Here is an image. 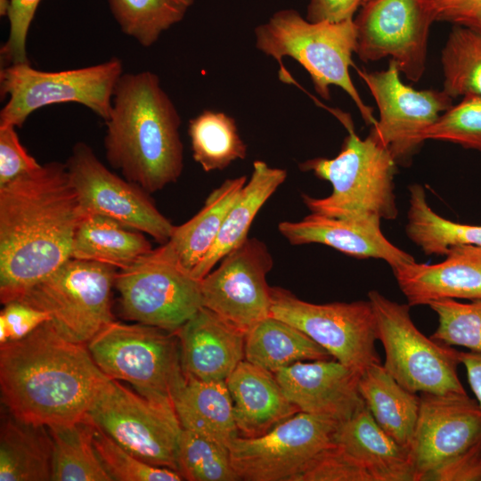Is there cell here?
Wrapping results in <instances>:
<instances>
[{
    "label": "cell",
    "instance_id": "31",
    "mask_svg": "<svg viewBox=\"0 0 481 481\" xmlns=\"http://www.w3.org/2000/svg\"><path fill=\"white\" fill-rule=\"evenodd\" d=\"M246 182L245 175L225 180L210 192L194 216L175 226L167 242L185 268L192 271L208 253Z\"/></svg>",
    "mask_w": 481,
    "mask_h": 481
},
{
    "label": "cell",
    "instance_id": "43",
    "mask_svg": "<svg viewBox=\"0 0 481 481\" xmlns=\"http://www.w3.org/2000/svg\"><path fill=\"white\" fill-rule=\"evenodd\" d=\"M14 126H0V187L41 165L20 143Z\"/></svg>",
    "mask_w": 481,
    "mask_h": 481
},
{
    "label": "cell",
    "instance_id": "16",
    "mask_svg": "<svg viewBox=\"0 0 481 481\" xmlns=\"http://www.w3.org/2000/svg\"><path fill=\"white\" fill-rule=\"evenodd\" d=\"M409 453L414 481L454 461L481 455V409L468 394L421 393Z\"/></svg>",
    "mask_w": 481,
    "mask_h": 481
},
{
    "label": "cell",
    "instance_id": "38",
    "mask_svg": "<svg viewBox=\"0 0 481 481\" xmlns=\"http://www.w3.org/2000/svg\"><path fill=\"white\" fill-rule=\"evenodd\" d=\"M438 317V326L430 336L447 346H461L481 353V299L461 303L452 298L428 305Z\"/></svg>",
    "mask_w": 481,
    "mask_h": 481
},
{
    "label": "cell",
    "instance_id": "30",
    "mask_svg": "<svg viewBox=\"0 0 481 481\" xmlns=\"http://www.w3.org/2000/svg\"><path fill=\"white\" fill-rule=\"evenodd\" d=\"M330 359V355L295 326L268 316L246 332L245 360L271 372L297 362Z\"/></svg>",
    "mask_w": 481,
    "mask_h": 481
},
{
    "label": "cell",
    "instance_id": "17",
    "mask_svg": "<svg viewBox=\"0 0 481 481\" xmlns=\"http://www.w3.org/2000/svg\"><path fill=\"white\" fill-rule=\"evenodd\" d=\"M379 110L371 134L388 149L395 162L404 161L424 142L423 132L452 106L444 90H421L404 85L395 61L386 70L368 72L356 68Z\"/></svg>",
    "mask_w": 481,
    "mask_h": 481
},
{
    "label": "cell",
    "instance_id": "29",
    "mask_svg": "<svg viewBox=\"0 0 481 481\" xmlns=\"http://www.w3.org/2000/svg\"><path fill=\"white\" fill-rule=\"evenodd\" d=\"M152 249L143 232L101 215H86L72 242L71 258L123 269Z\"/></svg>",
    "mask_w": 481,
    "mask_h": 481
},
{
    "label": "cell",
    "instance_id": "27",
    "mask_svg": "<svg viewBox=\"0 0 481 481\" xmlns=\"http://www.w3.org/2000/svg\"><path fill=\"white\" fill-rule=\"evenodd\" d=\"M358 390L378 425L409 450L418 420L420 396L400 385L380 363L369 365L360 374Z\"/></svg>",
    "mask_w": 481,
    "mask_h": 481
},
{
    "label": "cell",
    "instance_id": "42",
    "mask_svg": "<svg viewBox=\"0 0 481 481\" xmlns=\"http://www.w3.org/2000/svg\"><path fill=\"white\" fill-rule=\"evenodd\" d=\"M41 0H10L7 14L9 34L1 46L2 66L30 63L27 54V37Z\"/></svg>",
    "mask_w": 481,
    "mask_h": 481
},
{
    "label": "cell",
    "instance_id": "15",
    "mask_svg": "<svg viewBox=\"0 0 481 481\" xmlns=\"http://www.w3.org/2000/svg\"><path fill=\"white\" fill-rule=\"evenodd\" d=\"M66 167L83 216H104L161 244L169 240L175 225L157 208L150 193L111 172L89 145L76 143Z\"/></svg>",
    "mask_w": 481,
    "mask_h": 481
},
{
    "label": "cell",
    "instance_id": "36",
    "mask_svg": "<svg viewBox=\"0 0 481 481\" xmlns=\"http://www.w3.org/2000/svg\"><path fill=\"white\" fill-rule=\"evenodd\" d=\"M444 91L451 97L481 95V32L455 26L442 50Z\"/></svg>",
    "mask_w": 481,
    "mask_h": 481
},
{
    "label": "cell",
    "instance_id": "8",
    "mask_svg": "<svg viewBox=\"0 0 481 481\" xmlns=\"http://www.w3.org/2000/svg\"><path fill=\"white\" fill-rule=\"evenodd\" d=\"M123 318L175 332L202 306L201 280L166 242L117 272Z\"/></svg>",
    "mask_w": 481,
    "mask_h": 481
},
{
    "label": "cell",
    "instance_id": "28",
    "mask_svg": "<svg viewBox=\"0 0 481 481\" xmlns=\"http://www.w3.org/2000/svg\"><path fill=\"white\" fill-rule=\"evenodd\" d=\"M53 440L48 428L22 422L12 415L2 419L0 480L49 481Z\"/></svg>",
    "mask_w": 481,
    "mask_h": 481
},
{
    "label": "cell",
    "instance_id": "49",
    "mask_svg": "<svg viewBox=\"0 0 481 481\" xmlns=\"http://www.w3.org/2000/svg\"><path fill=\"white\" fill-rule=\"evenodd\" d=\"M10 7V0H0V15L7 17Z\"/></svg>",
    "mask_w": 481,
    "mask_h": 481
},
{
    "label": "cell",
    "instance_id": "3",
    "mask_svg": "<svg viewBox=\"0 0 481 481\" xmlns=\"http://www.w3.org/2000/svg\"><path fill=\"white\" fill-rule=\"evenodd\" d=\"M104 121L106 159L123 177L150 194L177 181L183 168L181 118L157 74L123 73Z\"/></svg>",
    "mask_w": 481,
    "mask_h": 481
},
{
    "label": "cell",
    "instance_id": "41",
    "mask_svg": "<svg viewBox=\"0 0 481 481\" xmlns=\"http://www.w3.org/2000/svg\"><path fill=\"white\" fill-rule=\"evenodd\" d=\"M295 481H372L356 461L335 443L321 452Z\"/></svg>",
    "mask_w": 481,
    "mask_h": 481
},
{
    "label": "cell",
    "instance_id": "24",
    "mask_svg": "<svg viewBox=\"0 0 481 481\" xmlns=\"http://www.w3.org/2000/svg\"><path fill=\"white\" fill-rule=\"evenodd\" d=\"M333 441L366 469L372 481H414L408 448L387 434L365 405L338 423Z\"/></svg>",
    "mask_w": 481,
    "mask_h": 481
},
{
    "label": "cell",
    "instance_id": "44",
    "mask_svg": "<svg viewBox=\"0 0 481 481\" xmlns=\"http://www.w3.org/2000/svg\"><path fill=\"white\" fill-rule=\"evenodd\" d=\"M47 321L48 313L19 300L4 305L0 314V345L19 340Z\"/></svg>",
    "mask_w": 481,
    "mask_h": 481
},
{
    "label": "cell",
    "instance_id": "40",
    "mask_svg": "<svg viewBox=\"0 0 481 481\" xmlns=\"http://www.w3.org/2000/svg\"><path fill=\"white\" fill-rule=\"evenodd\" d=\"M422 139L450 142L481 152V95L463 96L423 132Z\"/></svg>",
    "mask_w": 481,
    "mask_h": 481
},
{
    "label": "cell",
    "instance_id": "19",
    "mask_svg": "<svg viewBox=\"0 0 481 481\" xmlns=\"http://www.w3.org/2000/svg\"><path fill=\"white\" fill-rule=\"evenodd\" d=\"M274 376L287 398L306 413L340 423L365 405L358 390L360 373L334 358L297 362Z\"/></svg>",
    "mask_w": 481,
    "mask_h": 481
},
{
    "label": "cell",
    "instance_id": "37",
    "mask_svg": "<svg viewBox=\"0 0 481 481\" xmlns=\"http://www.w3.org/2000/svg\"><path fill=\"white\" fill-rule=\"evenodd\" d=\"M177 471L189 481H238L229 448L201 435L182 429Z\"/></svg>",
    "mask_w": 481,
    "mask_h": 481
},
{
    "label": "cell",
    "instance_id": "25",
    "mask_svg": "<svg viewBox=\"0 0 481 481\" xmlns=\"http://www.w3.org/2000/svg\"><path fill=\"white\" fill-rule=\"evenodd\" d=\"M287 177V171L272 167L263 160L253 163L251 176L229 209L218 236L205 257L192 269L202 280L220 260L241 245L259 209Z\"/></svg>",
    "mask_w": 481,
    "mask_h": 481
},
{
    "label": "cell",
    "instance_id": "48",
    "mask_svg": "<svg viewBox=\"0 0 481 481\" xmlns=\"http://www.w3.org/2000/svg\"><path fill=\"white\" fill-rule=\"evenodd\" d=\"M459 360L466 369L468 381L481 409V353L460 351Z\"/></svg>",
    "mask_w": 481,
    "mask_h": 481
},
{
    "label": "cell",
    "instance_id": "12",
    "mask_svg": "<svg viewBox=\"0 0 481 481\" xmlns=\"http://www.w3.org/2000/svg\"><path fill=\"white\" fill-rule=\"evenodd\" d=\"M271 316L302 330L332 358L360 374L380 363L375 347L376 321L367 301L314 304L290 291L272 288Z\"/></svg>",
    "mask_w": 481,
    "mask_h": 481
},
{
    "label": "cell",
    "instance_id": "10",
    "mask_svg": "<svg viewBox=\"0 0 481 481\" xmlns=\"http://www.w3.org/2000/svg\"><path fill=\"white\" fill-rule=\"evenodd\" d=\"M117 268L99 262L69 258L17 299L48 313L69 339L87 344L114 321L111 292Z\"/></svg>",
    "mask_w": 481,
    "mask_h": 481
},
{
    "label": "cell",
    "instance_id": "11",
    "mask_svg": "<svg viewBox=\"0 0 481 481\" xmlns=\"http://www.w3.org/2000/svg\"><path fill=\"white\" fill-rule=\"evenodd\" d=\"M88 416L138 459L177 471V446L183 428L172 400L149 399L111 379Z\"/></svg>",
    "mask_w": 481,
    "mask_h": 481
},
{
    "label": "cell",
    "instance_id": "50",
    "mask_svg": "<svg viewBox=\"0 0 481 481\" xmlns=\"http://www.w3.org/2000/svg\"><path fill=\"white\" fill-rule=\"evenodd\" d=\"M368 1H370V0H363V3H366V2H368Z\"/></svg>",
    "mask_w": 481,
    "mask_h": 481
},
{
    "label": "cell",
    "instance_id": "45",
    "mask_svg": "<svg viewBox=\"0 0 481 481\" xmlns=\"http://www.w3.org/2000/svg\"><path fill=\"white\" fill-rule=\"evenodd\" d=\"M436 20L481 32V0H431Z\"/></svg>",
    "mask_w": 481,
    "mask_h": 481
},
{
    "label": "cell",
    "instance_id": "22",
    "mask_svg": "<svg viewBox=\"0 0 481 481\" xmlns=\"http://www.w3.org/2000/svg\"><path fill=\"white\" fill-rule=\"evenodd\" d=\"M392 271L410 306L444 298L481 299L480 246H453L440 263L412 261Z\"/></svg>",
    "mask_w": 481,
    "mask_h": 481
},
{
    "label": "cell",
    "instance_id": "23",
    "mask_svg": "<svg viewBox=\"0 0 481 481\" xmlns=\"http://www.w3.org/2000/svg\"><path fill=\"white\" fill-rule=\"evenodd\" d=\"M239 436L254 437L299 412L285 395L274 373L247 360L225 380Z\"/></svg>",
    "mask_w": 481,
    "mask_h": 481
},
{
    "label": "cell",
    "instance_id": "34",
    "mask_svg": "<svg viewBox=\"0 0 481 481\" xmlns=\"http://www.w3.org/2000/svg\"><path fill=\"white\" fill-rule=\"evenodd\" d=\"M188 135L192 157L206 172L223 170L247 157L235 119L223 111L204 110L190 119Z\"/></svg>",
    "mask_w": 481,
    "mask_h": 481
},
{
    "label": "cell",
    "instance_id": "9",
    "mask_svg": "<svg viewBox=\"0 0 481 481\" xmlns=\"http://www.w3.org/2000/svg\"><path fill=\"white\" fill-rule=\"evenodd\" d=\"M376 321L377 338L385 351L386 371L412 393L467 394L457 373L459 352L415 326L410 306L377 290L368 292Z\"/></svg>",
    "mask_w": 481,
    "mask_h": 481
},
{
    "label": "cell",
    "instance_id": "4",
    "mask_svg": "<svg viewBox=\"0 0 481 481\" xmlns=\"http://www.w3.org/2000/svg\"><path fill=\"white\" fill-rule=\"evenodd\" d=\"M332 113L348 132L340 151L333 159L315 158L299 164L302 171L330 182L332 192L323 198L303 194V202L311 213L330 217L395 219V159L371 133L361 139L347 114L334 110Z\"/></svg>",
    "mask_w": 481,
    "mask_h": 481
},
{
    "label": "cell",
    "instance_id": "18",
    "mask_svg": "<svg viewBox=\"0 0 481 481\" xmlns=\"http://www.w3.org/2000/svg\"><path fill=\"white\" fill-rule=\"evenodd\" d=\"M273 264L265 244L248 238L201 280L203 306L247 332L271 314Z\"/></svg>",
    "mask_w": 481,
    "mask_h": 481
},
{
    "label": "cell",
    "instance_id": "6",
    "mask_svg": "<svg viewBox=\"0 0 481 481\" xmlns=\"http://www.w3.org/2000/svg\"><path fill=\"white\" fill-rule=\"evenodd\" d=\"M97 366L152 400H172L185 381L175 332L112 321L88 343Z\"/></svg>",
    "mask_w": 481,
    "mask_h": 481
},
{
    "label": "cell",
    "instance_id": "20",
    "mask_svg": "<svg viewBox=\"0 0 481 481\" xmlns=\"http://www.w3.org/2000/svg\"><path fill=\"white\" fill-rule=\"evenodd\" d=\"M281 235L292 245L323 244L357 258H377L391 269L415 261L390 242L377 217L337 218L311 213L300 221L279 224Z\"/></svg>",
    "mask_w": 481,
    "mask_h": 481
},
{
    "label": "cell",
    "instance_id": "47",
    "mask_svg": "<svg viewBox=\"0 0 481 481\" xmlns=\"http://www.w3.org/2000/svg\"><path fill=\"white\" fill-rule=\"evenodd\" d=\"M426 480L480 481L481 455L460 459L431 472Z\"/></svg>",
    "mask_w": 481,
    "mask_h": 481
},
{
    "label": "cell",
    "instance_id": "35",
    "mask_svg": "<svg viewBox=\"0 0 481 481\" xmlns=\"http://www.w3.org/2000/svg\"><path fill=\"white\" fill-rule=\"evenodd\" d=\"M193 0H109L110 12L121 31L143 47L180 22Z\"/></svg>",
    "mask_w": 481,
    "mask_h": 481
},
{
    "label": "cell",
    "instance_id": "39",
    "mask_svg": "<svg viewBox=\"0 0 481 481\" xmlns=\"http://www.w3.org/2000/svg\"><path fill=\"white\" fill-rule=\"evenodd\" d=\"M94 446L112 481H181L178 471L151 465L120 446L96 426Z\"/></svg>",
    "mask_w": 481,
    "mask_h": 481
},
{
    "label": "cell",
    "instance_id": "14",
    "mask_svg": "<svg viewBox=\"0 0 481 481\" xmlns=\"http://www.w3.org/2000/svg\"><path fill=\"white\" fill-rule=\"evenodd\" d=\"M354 19L355 53L365 61L390 56L400 72L417 82L426 66L431 0H370Z\"/></svg>",
    "mask_w": 481,
    "mask_h": 481
},
{
    "label": "cell",
    "instance_id": "1",
    "mask_svg": "<svg viewBox=\"0 0 481 481\" xmlns=\"http://www.w3.org/2000/svg\"><path fill=\"white\" fill-rule=\"evenodd\" d=\"M83 217L66 163L51 161L0 187V300L17 299L71 258Z\"/></svg>",
    "mask_w": 481,
    "mask_h": 481
},
{
    "label": "cell",
    "instance_id": "5",
    "mask_svg": "<svg viewBox=\"0 0 481 481\" xmlns=\"http://www.w3.org/2000/svg\"><path fill=\"white\" fill-rule=\"evenodd\" d=\"M254 34L257 49L281 66L283 57L300 63L322 98L329 100L330 86H338L351 97L367 125L377 124L372 108L363 102L349 73L356 47L354 19L312 22L294 9H284L258 25Z\"/></svg>",
    "mask_w": 481,
    "mask_h": 481
},
{
    "label": "cell",
    "instance_id": "26",
    "mask_svg": "<svg viewBox=\"0 0 481 481\" xmlns=\"http://www.w3.org/2000/svg\"><path fill=\"white\" fill-rule=\"evenodd\" d=\"M173 404L183 429L228 448L239 436L232 401L225 381H203L186 376L173 396Z\"/></svg>",
    "mask_w": 481,
    "mask_h": 481
},
{
    "label": "cell",
    "instance_id": "32",
    "mask_svg": "<svg viewBox=\"0 0 481 481\" xmlns=\"http://www.w3.org/2000/svg\"><path fill=\"white\" fill-rule=\"evenodd\" d=\"M47 428L53 440L51 480L112 481L96 454L93 443L96 425L89 416Z\"/></svg>",
    "mask_w": 481,
    "mask_h": 481
},
{
    "label": "cell",
    "instance_id": "2",
    "mask_svg": "<svg viewBox=\"0 0 481 481\" xmlns=\"http://www.w3.org/2000/svg\"><path fill=\"white\" fill-rule=\"evenodd\" d=\"M110 379L87 344L69 339L51 321L0 346L2 403L25 423L51 427L85 420Z\"/></svg>",
    "mask_w": 481,
    "mask_h": 481
},
{
    "label": "cell",
    "instance_id": "21",
    "mask_svg": "<svg viewBox=\"0 0 481 481\" xmlns=\"http://www.w3.org/2000/svg\"><path fill=\"white\" fill-rule=\"evenodd\" d=\"M175 333L186 376L225 381L245 359L246 332L205 306Z\"/></svg>",
    "mask_w": 481,
    "mask_h": 481
},
{
    "label": "cell",
    "instance_id": "46",
    "mask_svg": "<svg viewBox=\"0 0 481 481\" xmlns=\"http://www.w3.org/2000/svg\"><path fill=\"white\" fill-rule=\"evenodd\" d=\"M363 0H310L306 19L312 22H339L353 20Z\"/></svg>",
    "mask_w": 481,
    "mask_h": 481
},
{
    "label": "cell",
    "instance_id": "7",
    "mask_svg": "<svg viewBox=\"0 0 481 481\" xmlns=\"http://www.w3.org/2000/svg\"><path fill=\"white\" fill-rule=\"evenodd\" d=\"M123 73V63L118 57L60 71L39 70L30 63L3 66L0 94L7 102L0 111V126L21 127L37 110L68 102L84 105L106 120Z\"/></svg>",
    "mask_w": 481,
    "mask_h": 481
},
{
    "label": "cell",
    "instance_id": "33",
    "mask_svg": "<svg viewBox=\"0 0 481 481\" xmlns=\"http://www.w3.org/2000/svg\"><path fill=\"white\" fill-rule=\"evenodd\" d=\"M408 222L405 232L426 255L445 256L451 247H481V225L452 222L436 214L428 205L424 188L409 187Z\"/></svg>",
    "mask_w": 481,
    "mask_h": 481
},
{
    "label": "cell",
    "instance_id": "13",
    "mask_svg": "<svg viewBox=\"0 0 481 481\" xmlns=\"http://www.w3.org/2000/svg\"><path fill=\"white\" fill-rule=\"evenodd\" d=\"M338 422L299 412L267 433L237 436L229 447L240 480L295 481L324 449L334 444Z\"/></svg>",
    "mask_w": 481,
    "mask_h": 481
}]
</instances>
